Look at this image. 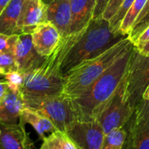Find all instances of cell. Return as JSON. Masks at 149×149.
<instances>
[{
  "mask_svg": "<svg viewBox=\"0 0 149 149\" xmlns=\"http://www.w3.org/2000/svg\"><path fill=\"white\" fill-rule=\"evenodd\" d=\"M4 77V80L7 82L8 87L15 90H20L24 83V73L19 71H14Z\"/></svg>",
  "mask_w": 149,
  "mask_h": 149,
  "instance_id": "484cf974",
  "label": "cell"
},
{
  "mask_svg": "<svg viewBox=\"0 0 149 149\" xmlns=\"http://www.w3.org/2000/svg\"><path fill=\"white\" fill-rule=\"evenodd\" d=\"M127 132L124 127L118 128L105 134L100 149H122L127 140Z\"/></svg>",
  "mask_w": 149,
  "mask_h": 149,
  "instance_id": "44dd1931",
  "label": "cell"
},
{
  "mask_svg": "<svg viewBox=\"0 0 149 149\" xmlns=\"http://www.w3.org/2000/svg\"><path fill=\"white\" fill-rule=\"evenodd\" d=\"M14 54L17 70L23 73L39 65L45 59L34 48L31 33H21L18 35Z\"/></svg>",
  "mask_w": 149,
  "mask_h": 149,
  "instance_id": "8fae6325",
  "label": "cell"
},
{
  "mask_svg": "<svg viewBox=\"0 0 149 149\" xmlns=\"http://www.w3.org/2000/svg\"><path fill=\"white\" fill-rule=\"evenodd\" d=\"M18 35L17 34L7 35V34L0 32V53L14 52V50L17 42Z\"/></svg>",
  "mask_w": 149,
  "mask_h": 149,
  "instance_id": "d4e9b609",
  "label": "cell"
},
{
  "mask_svg": "<svg viewBox=\"0 0 149 149\" xmlns=\"http://www.w3.org/2000/svg\"><path fill=\"white\" fill-rule=\"evenodd\" d=\"M149 26V0L147 1L141 14L134 23L131 31L128 33V38L133 44L137 40L140 35Z\"/></svg>",
  "mask_w": 149,
  "mask_h": 149,
  "instance_id": "7402d4cb",
  "label": "cell"
},
{
  "mask_svg": "<svg viewBox=\"0 0 149 149\" xmlns=\"http://www.w3.org/2000/svg\"><path fill=\"white\" fill-rule=\"evenodd\" d=\"M0 149H36L35 145L20 124L0 123Z\"/></svg>",
  "mask_w": 149,
  "mask_h": 149,
  "instance_id": "7c38bea8",
  "label": "cell"
},
{
  "mask_svg": "<svg viewBox=\"0 0 149 149\" xmlns=\"http://www.w3.org/2000/svg\"><path fill=\"white\" fill-rule=\"evenodd\" d=\"M134 2V0H125L123 2V3L121 4V6L120 7V9L117 11V13L109 21L110 26H111V28L113 31H120V27L121 22H122L125 15L127 14V10H129V8L131 7V5L133 4Z\"/></svg>",
  "mask_w": 149,
  "mask_h": 149,
  "instance_id": "cb8c5ba5",
  "label": "cell"
},
{
  "mask_svg": "<svg viewBox=\"0 0 149 149\" xmlns=\"http://www.w3.org/2000/svg\"><path fill=\"white\" fill-rule=\"evenodd\" d=\"M24 106L47 117L57 130L62 132L66 133L69 127L78 120L72 99L64 93L30 100L25 102Z\"/></svg>",
  "mask_w": 149,
  "mask_h": 149,
  "instance_id": "5b68a950",
  "label": "cell"
},
{
  "mask_svg": "<svg viewBox=\"0 0 149 149\" xmlns=\"http://www.w3.org/2000/svg\"><path fill=\"white\" fill-rule=\"evenodd\" d=\"M125 0H109L107 8L105 10V11L102 14V17L107 21H110L114 15L117 13V11L119 10L120 7L121 6V4L123 3Z\"/></svg>",
  "mask_w": 149,
  "mask_h": 149,
  "instance_id": "4316f807",
  "label": "cell"
},
{
  "mask_svg": "<svg viewBox=\"0 0 149 149\" xmlns=\"http://www.w3.org/2000/svg\"><path fill=\"white\" fill-rule=\"evenodd\" d=\"M18 71L14 52H2L0 53V76Z\"/></svg>",
  "mask_w": 149,
  "mask_h": 149,
  "instance_id": "603a6c76",
  "label": "cell"
},
{
  "mask_svg": "<svg viewBox=\"0 0 149 149\" xmlns=\"http://www.w3.org/2000/svg\"><path fill=\"white\" fill-rule=\"evenodd\" d=\"M8 92V85L5 80L0 79V102L3 100Z\"/></svg>",
  "mask_w": 149,
  "mask_h": 149,
  "instance_id": "f546056e",
  "label": "cell"
},
{
  "mask_svg": "<svg viewBox=\"0 0 149 149\" xmlns=\"http://www.w3.org/2000/svg\"><path fill=\"white\" fill-rule=\"evenodd\" d=\"M127 38L128 35L113 31L109 21L102 17L93 18L65 54L60 67L62 74L65 78L75 66L104 53Z\"/></svg>",
  "mask_w": 149,
  "mask_h": 149,
  "instance_id": "3957f363",
  "label": "cell"
},
{
  "mask_svg": "<svg viewBox=\"0 0 149 149\" xmlns=\"http://www.w3.org/2000/svg\"><path fill=\"white\" fill-rule=\"evenodd\" d=\"M134 49L130 47L86 92L72 99L78 120H97L127 76Z\"/></svg>",
  "mask_w": 149,
  "mask_h": 149,
  "instance_id": "7a4b0ae2",
  "label": "cell"
},
{
  "mask_svg": "<svg viewBox=\"0 0 149 149\" xmlns=\"http://www.w3.org/2000/svg\"><path fill=\"white\" fill-rule=\"evenodd\" d=\"M122 149H130L129 141H128V139H127V140H126V141H125V144H124V146H123Z\"/></svg>",
  "mask_w": 149,
  "mask_h": 149,
  "instance_id": "836d02e7",
  "label": "cell"
},
{
  "mask_svg": "<svg viewBox=\"0 0 149 149\" xmlns=\"http://www.w3.org/2000/svg\"><path fill=\"white\" fill-rule=\"evenodd\" d=\"M31 34L34 48L44 58H47L52 54L62 39L58 30L52 23L47 21L37 26Z\"/></svg>",
  "mask_w": 149,
  "mask_h": 149,
  "instance_id": "30bf717a",
  "label": "cell"
},
{
  "mask_svg": "<svg viewBox=\"0 0 149 149\" xmlns=\"http://www.w3.org/2000/svg\"><path fill=\"white\" fill-rule=\"evenodd\" d=\"M127 74L120 86L97 118L105 134L118 128H122L132 117L134 108L127 95Z\"/></svg>",
  "mask_w": 149,
  "mask_h": 149,
  "instance_id": "8992f818",
  "label": "cell"
},
{
  "mask_svg": "<svg viewBox=\"0 0 149 149\" xmlns=\"http://www.w3.org/2000/svg\"><path fill=\"white\" fill-rule=\"evenodd\" d=\"M140 53H141L142 55L145 56H149V42H148L147 44H145L143 46H141L140 49H137Z\"/></svg>",
  "mask_w": 149,
  "mask_h": 149,
  "instance_id": "4dcf8cb0",
  "label": "cell"
},
{
  "mask_svg": "<svg viewBox=\"0 0 149 149\" xmlns=\"http://www.w3.org/2000/svg\"><path fill=\"white\" fill-rule=\"evenodd\" d=\"M109 0H96V4L93 12V18L100 17L105 11Z\"/></svg>",
  "mask_w": 149,
  "mask_h": 149,
  "instance_id": "83f0119b",
  "label": "cell"
},
{
  "mask_svg": "<svg viewBox=\"0 0 149 149\" xmlns=\"http://www.w3.org/2000/svg\"><path fill=\"white\" fill-rule=\"evenodd\" d=\"M46 6L43 0H26L24 2L17 23L19 34L31 33L37 26L46 22Z\"/></svg>",
  "mask_w": 149,
  "mask_h": 149,
  "instance_id": "4fadbf2b",
  "label": "cell"
},
{
  "mask_svg": "<svg viewBox=\"0 0 149 149\" xmlns=\"http://www.w3.org/2000/svg\"><path fill=\"white\" fill-rule=\"evenodd\" d=\"M19 123L24 126L25 124H30L41 139L45 137V133H52L57 130L53 123L47 117L39 112L28 107H24L22 110L19 116Z\"/></svg>",
  "mask_w": 149,
  "mask_h": 149,
  "instance_id": "ac0fdd59",
  "label": "cell"
},
{
  "mask_svg": "<svg viewBox=\"0 0 149 149\" xmlns=\"http://www.w3.org/2000/svg\"><path fill=\"white\" fill-rule=\"evenodd\" d=\"M46 5V21L52 23L58 30L62 38L70 35L71 0H50Z\"/></svg>",
  "mask_w": 149,
  "mask_h": 149,
  "instance_id": "5bb4252c",
  "label": "cell"
},
{
  "mask_svg": "<svg viewBox=\"0 0 149 149\" xmlns=\"http://www.w3.org/2000/svg\"><path fill=\"white\" fill-rule=\"evenodd\" d=\"M11 0H0V16Z\"/></svg>",
  "mask_w": 149,
  "mask_h": 149,
  "instance_id": "1f68e13d",
  "label": "cell"
},
{
  "mask_svg": "<svg viewBox=\"0 0 149 149\" xmlns=\"http://www.w3.org/2000/svg\"><path fill=\"white\" fill-rule=\"evenodd\" d=\"M79 33L62 38L58 46L38 66L24 73L21 93L24 103L63 93L65 78L61 72L62 61Z\"/></svg>",
  "mask_w": 149,
  "mask_h": 149,
  "instance_id": "6da1fadb",
  "label": "cell"
},
{
  "mask_svg": "<svg viewBox=\"0 0 149 149\" xmlns=\"http://www.w3.org/2000/svg\"><path fill=\"white\" fill-rule=\"evenodd\" d=\"M148 42H149V26L140 35V37L134 42V45L136 47V49H140Z\"/></svg>",
  "mask_w": 149,
  "mask_h": 149,
  "instance_id": "f1b7e54d",
  "label": "cell"
},
{
  "mask_svg": "<svg viewBox=\"0 0 149 149\" xmlns=\"http://www.w3.org/2000/svg\"><path fill=\"white\" fill-rule=\"evenodd\" d=\"M25 107L20 90L8 87V92L0 102V123L17 124L22 110Z\"/></svg>",
  "mask_w": 149,
  "mask_h": 149,
  "instance_id": "9a60e30c",
  "label": "cell"
},
{
  "mask_svg": "<svg viewBox=\"0 0 149 149\" xmlns=\"http://www.w3.org/2000/svg\"><path fill=\"white\" fill-rule=\"evenodd\" d=\"M96 0H71L72 24L70 35L77 34L86 29L93 18Z\"/></svg>",
  "mask_w": 149,
  "mask_h": 149,
  "instance_id": "2e32d148",
  "label": "cell"
},
{
  "mask_svg": "<svg viewBox=\"0 0 149 149\" xmlns=\"http://www.w3.org/2000/svg\"><path fill=\"white\" fill-rule=\"evenodd\" d=\"M42 140L39 149H78L69 135L60 130H55Z\"/></svg>",
  "mask_w": 149,
  "mask_h": 149,
  "instance_id": "d6986e66",
  "label": "cell"
},
{
  "mask_svg": "<svg viewBox=\"0 0 149 149\" xmlns=\"http://www.w3.org/2000/svg\"><path fill=\"white\" fill-rule=\"evenodd\" d=\"M149 85V56H145L134 49L131 65L127 72V95L134 108L142 100Z\"/></svg>",
  "mask_w": 149,
  "mask_h": 149,
  "instance_id": "52a82bcc",
  "label": "cell"
},
{
  "mask_svg": "<svg viewBox=\"0 0 149 149\" xmlns=\"http://www.w3.org/2000/svg\"><path fill=\"white\" fill-rule=\"evenodd\" d=\"M133 45L129 38H125L104 53L72 68L65 75L63 93L72 99L80 96Z\"/></svg>",
  "mask_w": 149,
  "mask_h": 149,
  "instance_id": "277c9868",
  "label": "cell"
},
{
  "mask_svg": "<svg viewBox=\"0 0 149 149\" xmlns=\"http://www.w3.org/2000/svg\"><path fill=\"white\" fill-rule=\"evenodd\" d=\"M142 99L149 101V85L147 86V88H146V90H145V92H144V93H143Z\"/></svg>",
  "mask_w": 149,
  "mask_h": 149,
  "instance_id": "d6a6232c",
  "label": "cell"
},
{
  "mask_svg": "<svg viewBox=\"0 0 149 149\" xmlns=\"http://www.w3.org/2000/svg\"><path fill=\"white\" fill-rule=\"evenodd\" d=\"M125 127L130 149H149V101L141 100Z\"/></svg>",
  "mask_w": 149,
  "mask_h": 149,
  "instance_id": "ba28073f",
  "label": "cell"
},
{
  "mask_svg": "<svg viewBox=\"0 0 149 149\" xmlns=\"http://www.w3.org/2000/svg\"><path fill=\"white\" fill-rule=\"evenodd\" d=\"M66 134L72 140L78 149H100L105 133L99 120H77Z\"/></svg>",
  "mask_w": 149,
  "mask_h": 149,
  "instance_id": "9c48e42d",
  "label": "cell"
},
{
  "mask_svg": "<svg viewBox=\"0 0 149 149\" xmlns=\"http://www.w3.org/2000/svg\"><path fill=\"white\" fill-rule=\"evenodd\" d=\"M147 1L148 0H134V2L133 3V4L129 8V10H127V14L125 15V17L121 22V24L120 27V31H121L122 33H124L126 35H128L134 23L139 17V15L141 14Z\"/></svg>",
  "mask_w": 149,
  "mask_h": 149,
  "instance_id": "ffe728a7",
  "label": "cell"
},
{
  "mask_svg": "<svg viewBox=\"0 0 149 149\" xmlns=\"http://www.w3.org/2000/svg\"><path fill=\"white\" fill-rule=\"evenodd\" d=\"M26 0H11L0 16V32L7 35L19 34L17 23Z\"/></svg>",
  "mask_w": 149,
  "mask_h": 149,
  "instance_id": "e0dca14e",
  "label": "cell"
}]
</instances>
